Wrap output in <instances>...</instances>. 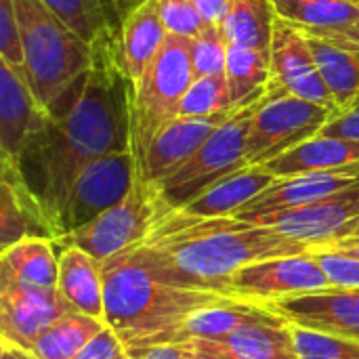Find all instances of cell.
Instances as JSON below:
<instances>
[{
    "label": "cell",
    "mask_w": 359,
    "mask_h": 359,
    "mask_svg": "<svg viewBox=\"0 0 359 359\" xmlns=\"http://www.w3.org/2000/svg\"><path fill=\"white\" fill-rule=\"evenodd\" d=\"M130 82L122 69L120 36L93 44V63L46 109V124L15 160L27 187L38 198L63 238L61 219L78 175L95 160L130 149Z\"/></svg>",
    "instance_id": "cell-1"
},
{
    "label": "cell",
    "mask_w": 359,
    "mask_h": 359,
    "mask_svg": "<svg viewBox=\"0 0 359 359\" xmlns=\"http://www.w3.org/2000/svg\"><path fill=\"white\" fill-rule=\"evenodd\" d=\"M130 250L151 276L170 286L229 297L227 284L238 269L311 252L313 246L236 217L194 221L168 215Z\"/></svg>",
    "instance_id": "cell-2"
},
{
    "label": "cell",
    "mask_w": 359,
    "mask_h": 359,
    "mask_svg": "<svg viewBox=\"0 0 359 359\" xmlns=\"http://www.w3.org/2000/svg\"><path fill=\"white\" fill-rule=\"evenodd\" d=\"M105 324L126 349L162 345L196 311L231 297L170 286L151 276L130 248L101 263Z\"/></svg>",
    "instance_id": "cell-3"
},
{
    "label": "cell",
    "mask_w": 359,
    "mask_h": 359,
    "mask_svg": "<svg viewBox=\"0 0 359 359\" xmlns=\"http://www.w3.org/2000/svg\"><path fill=\"white\" fill-rule=\"evenodd\" d=\"M23 72L29 88L46 111L93 63V44L80 38L42 0H15Z\"/></svg>",
    "instance_id": "cell-4"
},
{
    "label": "cell",
    "mask_w": 359,
    "mask_h": 359,
    "mask_svg": "<svg viewBox=\"0 0 359 359\" xmlns=\"http://www.w3.org/2000/svg\"><path fill=\"white\" fill-rule=\"evenodd\" d=\"M194 80L191 38L168 34L143 78L130 86V151L135 162L143 158L158 133L179 118Z\"/></svg>",
    "instance_id": "cell-5"
},
{
    "label": "cell",
    "mask_w": 359,
    "mask_h": 359,
    "mask_svg": "<svg viewBox=\"0 0 359 359\" xmlns=\"http://www.w3.org/2000/svg\"><path fill=\"white\" fill-rule=\"evenodd\" d=\"M265 95L246 105L236 107L198 147V151L179 166L168 179L158 185L164 215L181 210L196 200L204 189L221 181L223 177L246 168V139L252 118L261 107Z\"/></svg>",
    "instance_id": "cell-6"
},
{
    "label": "cell",
    "mask_w": 359,
    "mask_h": 359,
    "mask_svg": "<svg viewBox=\"0 0 359 359\" xmlns=\"http://www.w3.org/2000/svg\"><path fill=\"white\" fill-rule=\"evenodd\" d=\"M334 109L301 99L286 90H267L246 139V164L263 166L303 141L322 133Z\"/></svg>",
    "instance_id": "cell-7"
},
{
    "label": "cell",
    "mask_w": 359,
    "mask_h": 359,
    "mask_svg": "<svg viewBox=\"0 0 359 359\" xmlns=\"http://www.w3.org/2000/svg\"><path fill=\"white\" fill-rule=\"evenodd\" d=\"M164 217L166 215L158 189L135 181L133 189L122 202L55 244L78 246L103 263L114 255L143 242Z\"/></svg>",
    "instance_id": "cell-8"
},
{
    "label": "cell",
    "mask_w": 359,
    "mask_h": 359,
    "mask_svg": "<svg viewBox=\"0 0 359 359\" xmlns=\"http://www.w3.org/2000/svg\"><path fill=\"white\" fill-rule=\"evenodd\" d=\"M240 219L255 225L273 227L276 231L305 242L313 248L326 246L345 240L351 225L359 219V183L311 204L269 210Z\"/></svg>",
    "instance_id": "cell-9"
},
{
    "label": "cell",
    "mask_w": 359,
    "mask_h": 359,
    "mask_svg": "<svg viewBox=\"0 0 359 359\" xmlns=\"http://www.w3.org/2000/svg\"><path fill=\"white\" fill-rule=\"evenodd\" d=\"M137 181V162L130 149L107 154L90 162L74 181L69 191L61 231L63 238L90 223L118 202H122ZM61 238V240H63Z\"/></svg>",
    "instance_id": "cell-10"
},
{
    "label": "cell",
    "mask_w": 359,
    "mask_h": 359,
    "mask_svg": "<svg viewBox=\"0 0 359 359\" xmlns=\"http://www.w3.org/2000/svg\"><path fill=\"white\" fill-rule=\"evenodd\" d=\"M330 280L313 252L259 261L238 269L227 284V294L238 301L267 305L276 299L330 288Z\"/></svg>",
    "instance_id": "cell-11"
},
{
    "label": "cell",
    "mask_w": 359,
    "mask_h": 359,
    "mask_svg": "<svg viewBox=\"0 0 359 359\" xmlns=\"http://www.w3.org/2000/svg\"><path fill=\"white\" fill-rule=\"evenodd\" d=\"M271 88L286 90L301 99L337 111V103L316 65L309 40L303 29L278 17L271 38Z\"/></svg>",
    "instance_id": "cell-12"
},
{
    "label": "cell",
    "mask_w": 359,
    "mask_h": 359,
    "mask_svg": "<svg viewBox=\"0 0 359 359\" xmlns=\"http://www.w3.org/2000/svg\"><path fill=\"white\" fill-rule=\"evenodd\" d=\"M74 311L57 288L29 284H0V334L2 341L32 349L34 341L61 316Z\"/></svg>",
    "instance_id": "cell-13"
},
{
    "label": "cell",
    "mask_w": 359,
    "mask_h": 359,
    "mask_svg": "<svg viewBox=\"0 0 359 359\" xmlns=\"http://www.w3.org/2000/svg\"><path fill=\"white\" fill-rule=\"evenodd\" d=\"M265 307L292 326L359 341V288L330 286L326 290L276 299Z\"/></svg>",
    "instance_id": "cell-14"
},
{
    "label": "cell",
    "mask_w": 359,
    "mask_h": 359,
    "mask_svg": "<svg viewBox=\"0 0 359 359\" xmlns=\"http://www.w3.org/2000/svg\"><path fill=\"white\" fill-rule=\"evenodd\" d=\"M231 111L206 118L179 116L177 120H172L158 133V137L149 143L143 158L137 162V181L158 189V185L164 179H168L198 151V147Z\"/></svg>",
    "instance_id": "cell-15"
},
{
    "label": "cell",
    "mask_w": 359,
    "mask_h": 359,
    "mask_svg": "<svg viewBox=\"0 0 359 359\" xmlns=\"http://www.w3.org/2000/svg\"><path fill=\"white\" fill-rule=\"evenodd\" d=\"M46 111L36 101L25 72L0 61V156L17 160L27 141L46 124Z\"/></svg>",
    "instance_id": "cell-16"
},
{
    "label": "cell",
    "mask_w": 359,
    "mask_h": 359,
    "mask_svg": "<svg viewBox=\"0 0 359 359\" xmlns=\"http://www.w3.org/2000/svg\"><path fill=\"white\" fill-rule=\"evenodd\" d=\"M0 246L8 248L23 238L55 242V229L19 166L13 160H0Z\"/></svg>",
    "instance_id": "cell-17"
},
{
    "label": "cell",
    "mask_w": 359,
    "mask_h": 359,
    "mask_svg": "<svg viewBox=\"0 0 359 359\" xmlns=\"http://www.w3.org/2000/svg\"><path fill=\"white\" fill-rule=\"evenodd\" d=\"M358 183L359 162L353 164V166L334 168V170H318V172L284 177V179H278L273 185H269L255 200H250L233 217L240 219V217L261 215V212H269V210L311 204V202L324 200L328 196H334V194H339L343 189H349V187H353Z\"/></svg>",
    "instance_id": "cell-18"
},
{
    "label": "cell",
    "mask_w": 359,
    "mask_h": 359,
    "mask_svg": "<svg viewBox=\"0 0 359 359\" xmlns=\"http://www.w3.org/2000/svg\"><path fill=\"white\" fill-rule=\"evenodd\" d=\"M276 181L278 177L269 172L265 166H246L223 177L221 181L204 189L196 200H191L181 210L170 215L181 219H194V221L233 217Z\"/></svg>",
    "instance_id": "cell-19"
},
{
    "label": "cell",
    "mask_w": 359,
    "mask_h": 359,
    "mask_svg": "<svg viewBox=\"0 0 359 359\" xmlns=\"http://www.w3.org/2000/svg\"><path fill=\"white\" fill-rule=\"evenodd\" d=\"M250 324L284 326L288 322L265 305L227 299L223 303H217V305L196 311L162 345H181V343H189L196 339L217 341V339H223V337L231 334L233 330L250 326Z\"/></svg>",
    "instance_id": "cell-20"
},
{
    "label": "cell",
    "mask_w": 359,
    "mask_h": 359,
    "mask_svg": "<svg viewBox=\"0 0 359 359\" xmlns=\"http://www.w3.org/2000/svg\"><path fill=\"white\" fill-rule=\"evenodd\" d=\"M166 38L168 29L162 21L158 0H139L120 27V59L130 86L143 78Z\"/></svg>",
    "instance_id": "cell-21"
},
{
    "label": "cell",
    "mask_w": 359,
    "mask_h": 359,
    "mask_svg": "<svg viewBox=\"0 0 359 359\" xmlns=\"http://www.w3.org/2000/svg\"><path fill=\"white\" fill-rule=\"evenodd\" d=\"M59 278L57 290L67 305L84 316L103 320L105 318V294H103V271L101 261L90 257L78 246L59 244ZM105 322V320H103Z\"/></svg>",
    "instance_id": "cell-22"
},
{
    "label": "cell",
    "mask_w": 359,
    "mask_h": 359,
    "mask_svg": "<svg viewBox=\"0 0 359 359\" xmlns=\"http://www.w3.org/2000/svg\"><path fill=\"white\" fill-rule=\"evenodd\" d=\"M189 343L227 359H299L292 324H250L217 341L196 339Z\"/></svg>",
    "instance_id": "cell-23"
},
{
    "label": "cell",
    "mask_w": 359,
    "mask_h": 359,
    "mask_svg": "<svg viewBox=\"0 0 359 359\" xmlns=\"http://www.w3.org/2000/svg\"><path fill=\"white\" fill-rule=\"evenodd\" d=\"M359 162V141L330 137V135H316L301 145L288 149L286 154L269 160L263 164L269 172L278 179L318 172V170H334L353 166Z\"/></svg>",
    "instance_id": "cell-24"
},
{
    "label": "cell",
    "mask_w": 359,
    "mask_h": 359,
    "mask_svg": "<svg viewBox=\"0 0 359 359\" xmlns=\"http://www.w3.org/2000/svg\"><path fill=\"white\" fill-rule=\"evenodd\" d=\"M59 255L48 238H23L0 255V284L17 282L38 288H57Z\"/></svg>",
    "instance_id": "cell-25"
},
{
    "label": "cell",
    "mask_w": 359,
    "mask_h": 359,
    "mask_svg": "<svg viewBox=\"0 0 359 359\" xmlns=\"http://www.w3.org/2000/svg\"><path fill=\"white\" fill-rule=\"evenodd\" d=\"M316 59V65L337 103V111L359 99V57L345 46L326 38L305 34Z\"/></svg>",
    "instance_id": "cell-26"
},
{
    "label": "cell",
    "mask_w": 359,
    "mask_h": 359,
    "mask_svg": "<svg viewBox=\"0 0 359 359\" xmlns=\"http://www.w3.org/2000/svg\"><path fill=\"white\" fill-rule=\"evenodd\" d=\"M225 78L233 107L261 99L271 84V55L229 42Z\"/></svg>",
    "instance_id": "cell-27"
},
{
    "label": "cell",
    "mask_w": 359,
    "mask_h": 359,
    "mask_svg": "<svg viewBox=\"0 0 359 359\" xmlns=\"http://www.w3.org/2000/svg\"><path fill=\"white\" fill-rule=\"evenodd\" d=\"M107 324L103 320L69 311L55 320L32 345L38 359H74Z\"/></svg>",
    "instance_id": "cell-28"
},
{
    "label": "cell",
    "mask_w": 359,
    "mask_h": 359,
    "mask_svg": "<svg viewBox=\"0 0 359 359\" xmlns=\"http://www.w3.org/2000/svg\"><path fill=\"white\" fill-rule=\"evenodd\" d=\"M276 21L278 13L271 0H231L223 29L229 42L269 55Z\"/></svg>",
    "instance_id": "cell-29"
},
{
    "label": "cell",
    "mask_w": 359,
    "mask_h": 359,
    "mask_svg": "<svg viewBox=\"0 0 359 359\" xmlns=\"http://www.w3.org/2000/svg\"><path fill=\"white\" fill-rule=\"evenodd\" d=\"M280 19L299 29H339L359 21V4L349 0H271Z\"/></svg>",
    "instance_id": "cell-30"
},
{
    "label": "cell",
    "mask_w": 359,
    "mask_h": 359,
    "mask_svg": "<svg viewBox=\"0 0 359 359\" xmlns=\"http://www.w3.org/2000/svg\"><path fill=\"white\" fill-rule=\"evenodd\" d=\"M88 44L116 34L105 0H42Z\"/></svg>",
    "instance_id": "cell-31"
},
{
    "label": "cell",
    "mask_w": 359,
    "mask_h": 359,
    "mask_svg": "<svg viewBox=\"0 0 359 359\" xmlns=\"http://www.w3.org/2000/svg\"><path fill=\"white\" fill-rule=\"evenodd\" d=\"M236 109L229 95V84L225 76H204L196 78L181 103L179 116L185 118H206L219 116Z\"/></svg>",
    "instance_id": "cell-32"
},
{
    "label": "cell",
    "mask_w": 359,
    "mask_h": 359,
    "mask_svg": "<svg viewBox=\"0 0 359 359\" xmlns=\"http://www.w3.org/2000/svg\"><path fill=\"white\" fill-rule=\"evenodd\" d=\"M229 40L223 25L208 23L196 38H191V63L194 76H225Z\"/></svg>",
    "instance_id": "cell-33"
},
{
    "label": "cell",
    "mask_w": 359,
    "mask_h": 359,
    "mask_svg": "<svg viewBox=\"0 0 359 359\" xmlns=\"http://www.w3.org/2000/svg\"><path fill=\"white\" fill-rule=\"evenodd\" d=\"M299 359H359V341L292 326Z\"/></svg>",
    "instance_id": "cell-34"
},
{
    "label": "cell",
    "mask_w": 359,
    "mask_h": 359,
    "mask_svg": "<svg viewBox=\"0 0 359 359\" xmlns=\"http://www.w3.org/2000/svg\"><path fill=\"white\" fill-rule=\"evenodd\" d=\"M158 6L168 34L196 38L208 25L194 0H158Z\"/></svg>",
    "instance_id": "cell-35"
},
{
    "label": "cell",
    "mask_w": 359,
    "mask_h": 359,
    "mask_svg": "<svg viewBox=\"0 0 359 359\" xmlns=\"http://www.w3.org/2000/svg\"><path fill=\"white\" fill-rule=\"evenodd\" d=\"M0 61L23 69V44L15 0H0Z\"/></svg>",
    "instance_id": "cell-36"
},
{
    "label": "cell",
    "mask_w": 359,
    "mask_h": 359,
    "mask_svg": "<svg viewBox=\"0 0 359 359\" xmlns=\"http://www.w3.org/2000/svg\"><path fill=\"white\" fill-rule=\"evenodd\" d=\"M322 269L326 271L332 286L339 288H359V259L347 257L343 252L332 250H311Z\"/></svg>",
    "instance_id": "cell-37"
},
{
    "label": "cell",
    "mask_w": 359,
    "mask_h": 359,
    "mask_svg": "<svg viewBox=\"0 0 359 359\" xmlns=\"http://www.w3.org/2000/svg\"><path fill=\"white\" fill-rule=\"evenodd\" d=\"M74 359H133L120 337L105 326Z\"/></svg>",
    "instance_id": "cell-38"
},
{
    "label": "cell",
    "mask_w": 359,
    "mask_h": 359,
    "mask_svg": "<svg viewBox=\"0 0 359 359\" xmlns=\"http://www.w3.org/2000/svg\"><path fill=\"white\" fill-rule=\"evenodd\" d=\"M322 135L330 137H343L359 141V99L353 101L349 107L334 111V116L328 120V124L322 128Z\"/></svg>",
    "instance_id": "cell-39"
},
{
    "label": "cell",
    "mask_w": 359,
    "mask_h": 359,
    "mask_svg": "<svg viewBox=\"0 0 359 359\" xmlns=\"http://www.w3.org/2000/svg\"><path fill=\"white\" fill-rule=\"evenodd\" d=\"M305 34H311V36H320V38H326L339 46H345L349 48L351 53L359 55V21L353 25H347V27H339V29H320V32H307L303 29Z\"/></svg>",
    "instance_id": "cell-40"
},
{
    "label": "cell",
    "mask_w": 359,
    "mask_h": 359,
    "mask_svg": "<svg viewBox=\"0 0 359 359\" xmlns=\"http://www.w3.org/2000/svg\"><path fill=\"white\" fill-rule=\"evenodd\" d=\"M133 359H191L187 345H156L143 349H130Z\"/></svg>",
    "instance_id": "cell-41"
},
{
    "label": "cell",
    "mask_w": 359,
    "mask_h": 359,
    "mask_svg": "<svg viewBox=\"0 0 359 359\" xmlns=\"http://www.w3.org/2000/svg\"><path fill=\"white\" fill-rule=\"evenodd\" d=\"M194 2L198 4L200 13L204 15V19L208 23H215V25H223L225 23V17H227L231 0H194Z\"/></svg>",
    "instance_id": "cell-42"
},
{
    "label": "cell",
    "mask_w": 359,
    "mask_h": 359,
    "mask_svg": "<svg viewBox=\"0 0 359 359\" xmlns=\"http://www.w3.org/2000/svg\"><path fill=\"white\" fill-rule=\"evenodd\" d=\"M318 250H332V252H343L347 257H355L359 259V240L355 238H347V240H339L326 246H318Z\"/></svg>",
    "instance_id": "cell-43"
},
{
    "label": "cell",
    "mask_w": 359,
    "mask_h": 359,
    "mask_svg": "<svg viewBox=\"0 0 359 359\" xmlns=\"http://www.w3.org/2000/svg\"><path fill=\"white\" fill-rule=\"evenodd\" d=\"M0 359H38L32 351L27 349H21L13 343H6L2 341V347H0Z\"/></svg>",
    "instance_id": "cell-44"
},
{
    "label": "cell",
    "mask_w": 359,
    "mask_h": 359,
    "mask_svg": "<svg viewBox=\"0 0 359 359\" xmlns=\"http://www.w3.org/2000/svg\"><path fill=\"white\" fill-rule=\"evenodd\" d=\"M183 345H187V349H189V353H191V359H227L223 358V355H219V353H215V351L196 347V345H191V343H183Z\"/></svg>",
    "instance_id": "cell-45"
},
{
    "label": "cell",
    "mask_w": 359,
    "mask_h": 359,
    "mask_svg": "<svg viewBox=\"0 0 359 359\" xmlns=\"http://www.w3.org/2000/svg\"><path fill=\"white\" fill-rule=\"evenodd\" d=\"M347 238H355V240H359V219L353 223V225H351V229H349V236H347ZM347 238H345V240H347Z\"/></svg>",
    "instance_id": "cell-46"
},
{
    "label": "cell",
    "mask_w": 359,
    "mask_h": 359,
    "mask_svg": "<svg viewBox=\"0 0 359 359\" xmlns=\"http://www.w3.org/2000/svg\"><path fill=\"white\" fill-rule=\"evenodd\" d=\"M111 2H128V0H111Z\"/></svg>",
    "instance_id": "cell-47"
},
{
    "label": "cell",
    "mask_w": 359,
    "mask_h": 359,
    "mask_svg": "<svg viewBox=\"0 0 359 359\" xmlns=\"http://www.w3.org/2000/svg\"><path fill=\"white\" fill-rule=\"evenodd\" d=\"M349 2H358V4H359V0H349Z\"/></svg>",
    "instance_id": "cell-48"
},
{
    "label": "cell",
    "mask_w": 359,
    "mask_h": 359,
    "mask_svg": "<svg viewBox=\"0 0 359 359\" xmlns=\"http://www.w3.org/2000/svg\"><path fill=\"white\" fill-rule=\"evenodd\" d=\"M358 57H359V55H358Z\"/></svg>",
    "instance_id": "cell-49"
}]
</instances>
